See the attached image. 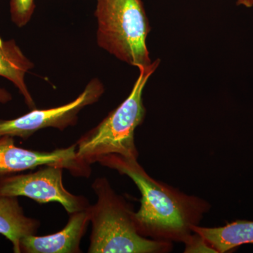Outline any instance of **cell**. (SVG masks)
Returning <instances> with one entry per match:
<instances>
[{"label": "cell", "instance_id": "cell-1", "mask_svg": "<svg viewBox=\"0 0 253 253\" xmlns=\"http://www.w3.org/2000/svg\"><path fill=\"white\" fill-rule=\"evenodd\" d=\"M98 163L127 176L137 186L141 194V206L134 212V220L136 230L144 237L184 243L211 208L201 198L156 180L137 159L110 154L100 158Z\"/></svg>", "mask_w": 253, "mask_h": 253}, {"label": "cell", "instance_id": "cell-2", "mask_svg": "<svg viewBox=\"0 0 253 253\" xmlns=\"http://www.w3.org/2000/svg\"><path fill=\"white\" fill-rule=\"evenodd\" d=\"M96 204L87 208L91 224L89 253H166L172 243L148 239L136 230L132 206L116 194L107 178L93 182Z\"/></svg>", "mask_w": 253, "mask_h": 253}, {"label": "cell", "instance_id": "cell-3", "mask_svg": "<svg viewBox=\"0 0 253 253\" xmlns=\"http://www.w3.org/2000/svg\"><path fill=\"white\" fill-rule=\"evenodd\" d=\"M159 64L160 59H156L148 67L139 69V77L127 98L98 126L81 136L76 143L79 159L90 166L110 154L137 159L139 152L134 133L144 121L146 113L143 91Z\"/></svg>", "mask_w": 253, "mask_h": 253}, {"label": "cell", "instance_id": "cell-4", "mask_svg": "<svg viewBox=\"0 0 253 253\" xmlns=\"http://www.w3.org/2000/svg\"><path fill=\"white\" fill-rule=\"evenodd\" d=\"M98 45L138 69L152 63L147 44L150 27L142 0H96Z\"/></svg>", "mask_w": 253, "mask_h": 253}, {"label": "cell", "instance_id": "cell-5", "mask_svg": "<svg viewBox=\"0 0 253 253\" xmlns=\"http://www.w3.org/2000/svg\"><path fill=\"white\" fill-rule=\"evenodd\" d=\"M64 169L48 166L26 174H0V196H25L39 204L57 202L69 214L90 206L87 199L71 194L63 185Z\"/></svg>", "mask_w": 253, "mask_h": 253}, {"label": "cell", "instance_id": "cell-6", "mask_svg": "<svg viewBox=\"0 0 253 253\" xmlns=\"http://www.w3.org/2000/svg\"><path fill=\"white\" fill-rule=\"evenodd\" d=\"M104 92V86L98 79L91 80L84 91L71 102L49 109H32L20 117L0 120V137L4 136L28 139L45 128L63 131L77 124L78 114L86 106L99 101Z\"/></svg>", "mask_w": 253, "mask_h": 253}, {"label": "cell", "instance_id": "cell-7", "mask_svg": "<svg viewBox=\"0 0 253 253\" xmlns=\"http://www.w3.org/2000/svg\"><path fill=\"white\" fill-rule=\"evenodd\" d=\"M77 144L51 151H34L18 147L14 137H0V174H15L40 166H56L67 169L73 176L89 177L90 165L82 161L76 154Z\"/></svg>", "mask_w": 253, "mask_h": 253}, {"label": "cell", "instance_id": "cell-8", "mask_svg": "<svg viewBox=\"0 0 253 253\" xmlns=\"http://www.w3.org/2000/svg\"><path fill=\"white\" fill-rule=\"evenodd\" d=\"M61 231L50 235L25 236L20 243L21 253H81V242L89 224L87 208L72 213Z\"/></svg>", "mask_w": 253, "mask_h": 253}, {"label": "cell", "instance_id": "cell-9", "mask_svg": "<svg viewBox=\"0 0 253 253\" xmlns=\"http://www.w3.org/2000/svg\"><path fill=\"white\" fill-rule=\"evenodd\" d=\"M40 226V221L25 214L18 197L0 196V234L12 244L15 253H21V239L36 234Z\"/></svg>", "mask_w": 253, "mask_h": 253}, {"label": "cell", "instance_id": "cell-10", "mask_svg": "<svg viewBox=\"0 0 253 253\" xmlns=\"http://www.w3.org/2000/svg\"><path fill=\"white\" fill-rule=\"evenodd\" d=\"M33 67V63L23 54L14 40L3 41L0 38V77L14 84L31 109H36V103L28 90L25 76Z\"/></svg>", "mask_w": 253, "mask_h": 253}, {"label": "cell", "instance_id": "cell-11", "mask_svg": "<svg viewBox=\"0 0 253 253\" xmlns=\"http://www.w3.org/2000/svg\"><path fill=\"white\" fill-rule=\"evenodd\" d=\"M192 230L202 236L217 253L228 252L241 245L253 244V221L238 220L220 227L197 225Z\"/></svg>", "mask_w": 253, "mask_h": 253}, {"label": "cell", "instance_id": "cell-12", "mask_svg": "<svg viewBox=\"0 0 253 253\" xmlns=\"http://www.w3.org/2000/svg\"><path fill=\"white\" fill-rule=\"evenodd\" d=\"M35 0H10V15L18 28L26 26L34 13Z\"/></svg>", "mask_w": 253, "mask_h": 253}, {"label": "cell", "instance_id": "cell-13", "mask_svg": "<svg viewBox=\"0 0 253 253\" xmlns=\"http://www.w3.org/2000/svg\"><path fill=\"white\" fill-rule=\"evenodd\" d=\"M185 250L186 253H217L207 241L200 235L198 233L194 232L186 240Z\"/></svg>", "mask_w": 253, "mask_h": 253}, {"label": "cell", "instance_id": "cell-14", "mask_svg": "<svg viewBox=\"0 0 253 253\" xmlns=\"http://www.w3.org/2000/svg\"><path fill=\"white\" fill-rule=\"evenodd\" d=\"M12 100V95L4 88L0 87V104H7Z\"/></svg>", "mask_w": 253, "mask_h": 253}, {"label": "cell", "instance_id": "cell-15", "mask_svg": "<svg viewBox=\"0 0 253 253\" xmlns=\"http://www.w3.org/2000/svg\"><path fill=\"white\" fill-rule=\"evenodd\" d=\"M237 5H243L246 7L251 8L253 6V0H237Z\"/></svg>", "mask_w": 253, "mask_h": 253}]
</instances>
